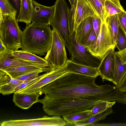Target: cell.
Returning <instances> with one entry per match:
<instances>
[{"label":"cell","mask_w":126,"mask_h":126,"mask_svg":"<svg viewBox=\"0 0 126 126\" xmlns=\"http://www.w3.org/2000/svg\"><path fill=\"white\" fill-rule=\"evenodd\" d=\"M95 79L69 72L42 88V94L45 96L38 102L48 115L61 116L91 110L101 101H115V86L98 85Z\"/></svg>","instance_id":"6da1fadb"},{"label":"cell","mask_w":126,"mask_h":126,"mask_svg":"<svg viewBox=\"0 0 126 126\" xmlns=\"http://www.w3.org/2000/svg\"><path fill=\"white\" fill-rule=\"evenodd\" d=\"M48 25L32 23L27 25L22 32L20 48L38 55H45L52 41V30Z\"/></svg>","instance_id":"7a4b0ae2"},{"label":"cell","mask_w":126,"mask_h":126,"mask_svg":"<svg viewBox=\"0 0 126 126\" xmlns=\"http://www.w3.org/2000/svg\"><path fill=\"white\" fill-rule=\"evenodd\" d=\"M16 16L6 15L0 20V40L7 49L17 50L21 46L22 31L18 26Z\"/></svg>","instance_id":"3957f363"},{"label":"cell","mask_w":126,"mask_h":126,"mask_svg":"<svg viewBox=\"0 0 126 126\" xmlns=\"http://www.w3.org/2000/svg\"><path fill=\"white\" fill-rule=\"evenodd\" d=\"M54 5V13L49 25L57 32L70 52L71 34L68 19L69 7L65 0H56Z\"/></svg>","instance_id":"277c9868"},{"label":"cell","mask_w":126,"mask_h":126,"mask_svg":"<svg viewBox=\"0 0 126 126\" xmlns=\"http://www.w3.org/2000/svg\"><path fill=\"white\" fill-rule=\"evenodd\" d=\"M116 46L106 20L102 23L99 32L94 43L87 47L92 54L102 60L110 50L115 48Z\"/></svg>","instance_id":"5b68a950"},{"label":"cell","mask_w":126,"mask_h":126,"mask_svg":"<svg viewBox=\"0 0 126 126\" xmlns=\"http://www.w3.org/2000/svg\"><path fill=\"white\" fill-rule=\"evenodd\" d=\"M52 41L48 51L44 59L53 69L64 66L68 60L67 56L65 45L57 32L52 30Z\"/></svg>","instance_id":"8992f818"},{"label":"cell","mask_w":126,"mask_h":126,"mask_svg":"<svg viewBox=\"0 0 126 126\" xmlns=\"http://www.w3.org/2000/svg\"><path fill=\"white\" fill-rule=\"evenodd\" d=\"M70 60L75 63L98 68L101 60L93 55L87 47L78 43L75 37V31L71 35Z\"/></svg>","instance_id":"52a82bcc"},{"label":"cell","mask_w":126,"mask_h":126,"mask_svg":"<svg viewBox=\"0 0 126 126\" xmlns=\"http://www.w3.org/2000/svg\"><path fill=\"white\" fill-rule=\"evenodd\" d=\"M66 122L60 116H46L42 117L28 119L10 120L2 122L1 126H65Z\"/></svg>","instance_id":"ba28073f"},{"label":"cell","mask_w":126,"mask_h":126,"mask_svg":"<svg viewBox=\"0 0 126 126\" xmlns=\"http://www.w3.org/2000/svg\"><path fill=\"white\" fill-rule=\"evenodd\" d=\"M64 67V66L57 69L53 68L51 71L47 72L46 75L41 79L17 92L31 94L41 92V90L43 87L69 73L65 71Z\"/></svg>","instance_id":"9c48e42d"},{"label":"cell","mask_w":126,"mask_h":126,"mask_svg":"<svg viewBox=\"0 0 126 126\" xmlns=\"http://www.w3.org/2000/svg\"><path fill=\"white\" fill-rule=\"evenodd\" d=\"M33 11L32 19V23L39 25H49L54 13V4L47 6L32 0Z\"/></svg>","instance_id":"30bf717a"},{"label":"cell","mask_w":126,"mask_h":126,"mask_svg":"<svg viewBox=\"0 0 126 126\" xmlns=\"http://www.w3.org/2000/svg\"><path fill=\"white\" fill-rule=\"evenodd\" d=\"M12 51L6 49L4 51L0 53V70L4 71L8 68L28 65L39 67L45 70L46 72H49L53 69L52 67L14 58L12 56Z\"/></svg>","instance_id":"8fae6325"},{"label":"cell","mask_w":126,"mask_h":126,"mask_svg":"<svg viewBox=\"0 0 126 126\" xmlns=\"http://www.w3.org/2000/svg\"><path fill=\"white\" fill-rule=\"evenodd\" d=\"M114 48L110 50L101 60L98 67L99 76L104 82L109 81L115 84L113 74V60Z\"/></svg>","instance_id":"7c38bea8"},{"label":"cell","mask_w":126,"mask_h":126,"mask_svg":"<svg viewBox=\"0 0 126 126\" xmlns=\"http://www.w3.org/2000/svg\"><path fill=\"white\" fill-rule=\"evenodd\" d=\"M41 92L31 94L14 93L13 101L16 106L22 109L30 108L34 104L38 102Z\"/></svg>","instance_id":"4fadbf2b"},{"label":"cell","mask_w":126,"mask_h":126,"mask_svg":"<svg viewBox=\"0 0 126 126\" xmlns=\"http://www.w3.org/2000/svg\"><path fill=\"white\" fill-rule=\"evenodd\" d=\"M66 71L96 78L99 76L97 68L75 63L68 60L64 66Z\"/></svg>","instance_id":"5bb4252c"},{"label":"cell","mask_w":126,"mask_h":126,"mask_svg":"<svg viewBox=\"0 0 126 126\" xmlns=\"http://www.w3.org/2000/svg\"><path fill=\"white\" fill-rule=\"evenodd\" d=\"M74 29L84 19L94 16L95 14L89 3L85 0H77Z\"/></svg>","instance_id":"9a60e30c"},{"label":"cell","mask_w":126,"mask_h":126,"mask_svg":"<svg viewBox=\"0 0 126 126\" xmlns=\"http://www.w3.org/2000/svg\"><path fill=\"white\" fill-rule=\"evenodd\" d=\"M93 29L92 17L89 16L84 19L75 29L77 41L82 45Z\"/></svg>","instance_id":"2e32d148"},{"label":"cell","mask_w":126,"mask_h":126,"mask_svg":"<svg viewBox=\"0 0 126 126\" xmlns=\"http://www.w3.org/2000/svg\"><path fill=\"white\" fill-rule=\"evenodd\" d=\"M11 54L12 57L15 58L53 67L44 59L37 56L34 54L22 49L12 51Z\"/></svg>","instance_id":"e0dca14e"},{"label":"cell","mask_w":126,"mask_h":126,"mask_svg":"<svg viewBox=\"0 0 126 126\" xmlns=\"http://www.w3.org/2000/svg\"><path fill=\"white\" fill-rule=\"evenodd\" d=\"M33 11L32 0H21L17 21L24 22L27 25L31 24Z\"/></svg>","instance_id":"ac0fdd59"},{"label":"cell","mask_w":126,"mask_h":126,"mask_svg":"<svg viewBox=\"0 0 126 126\" xmlns=\"http://www.w3.org/2000/svg\"><path fill=\"white\" fill-rule=\"evenodd\" d=\"M113 68L114 84L118 87L126 73V63H122L117 51L114 54Z\"/></svg>","instance_id":"d6986e66"},{"label":"cell","mask_w":126,"mask_h":126,"mask_svg":"<svg viewBox=\"0 0 126 126\" xmlns=\"http://www.w3.org/2000/svg\"><path fill=\"white\" fill-rule=\"evenodd\" d=\"M40 69L43 70L44 72H46L45 70L40 67L31 65L16 67L7 68L3 71L6 73L11 78H16L30 73Z\"/></svg>","instance_id":"ffe728a7"},{"label":"cell","mask_w":126,"mask_h":126,"mask_svg":"<svg viewBox=\"0 0 126 126\" xmlns=\"http://www.w3.org/2000/svg\"><path fill=\"white\" fill-rule=\"evenodd\" d=\"M91 116V110H90L71 113L62 117L66 122V125L74 126V123L84 120Z\"/></svg>","instance_id":"44dd1931"},{"label":"cell","mask_w":126,"mask_h":126,"mask_svg":"<svg viewBox=\"0 0 126 126\" xmlns=\"http://www.w3.org/2000/svg\"><path fill=\"white\" fill-rule=\"evenodd\" d=\"M113 112L111 108H108L104 111L92 116L84 120L77 122L74 124V126H93L100 121L105 118L106 116Z\"/></svg>","instance_id":"7402d4cb"},{"label":"cell","mask_w":126,"mask_h":126,"mask_svg":"<svg viewBox=\"0 0 126 126\" xmlns=\"http://www.w3.org/2000/svg\"><path fill=\"white\" fill-rule=\"evenodd\" d=\"M104 9L107 19L108 17L125 11L119 0H105Z\"/></svg>","instance_id":"603a6c76"},{"label":"cell","mask_w":126,"mask_h":126,"mask_svg":"<svg viewBox=\"0 0 126 126\" xmlns=\"http://www.w3.org/2000/svg\"><path fill=\"white\" fill-rule=\"evenodd\" d=\"M89 3L95 14L100 18L102 23L106 20L104 4L105 0H85Z\"/></svg>","instance_id":"cb8c5ba5"},{"label":"cell","mask_w":126,"mask_h":126,"mask_svg":"<svg viewBox=\"0 0 126 126\" xmlns=\"http://www.w3.org/2000/svg\"><path fill=\"white\" fill-rule=\"evenodd\" d=\"M17 11L8 0H0V20L6 15L16 16Z\"/></svg>","instance_id":"d4e9b609"},{"label":"cell","mask_w":126,"mask_h":126,"mask_svg":"<svg viewBox=\"0 0 126 126\" xmlns=\"http://www.w3.org/2000/svg\"><path fill=\"white\" fill-rule=\"evenodd\" d=\"M23 81L12 78L10 82L0 87V93L3 95H9L15 93V88Z\"/></svg>","instance_id":"484cf974"},{"label":"cell","mask_w":126,"mask_h":126,"mask_svg":"<svg viewBox=\"0 0 126 126\" xmlns=\"http://www.w3.org/2000/svg\"><path fill=\"white\" fill-rule=\"evenodd\" d=\"M106 21L111 32L115 44L119 27L117 14L108 17L106 19Z\"/></svg>","instance_id":"4316f807"},{"label":"cell","mask_w":126,"mask_h":126,"mask_svg":"<svg viewBox=\"0 0 126 126\" xmlns=\"http://www.w3.org/2000/svg\"><path fill=\"white\" fill-rule=\"evenodd\" d=\"M115 103V102L102 101L97 103L91 110L92 116L103 112L108 108H111Z\"/></svg>","instance_id":"83f0119b"},{"label":"cell","mask_w":126,"mask_h":126,"mask_svg":"<svg viewBox=\"0 0 126 126\" xmlns=\"http://www.w3.org/2000/svg\"><path fill=\"white\" fill-rule=\"evenodd\" d=\"M116 46L121 51L126 48V35L119 25L116 41Z\"/></svg>","instance_id":"f1b7e54d"},{"label":"cell","mask_w":126,"mask_h":126,"mask_svg":"<svg viewBox=\"0 0 126 126\" xmlns=\"http://www.w3.org/2000/svg\"><path fill=\"white\" fill-rule=\"evenodd\" d=\"M77 0H75L74 4L69 10L68 19L69 29L71 35L75 31L74 24L77 6Z\"/></svg>","instance_id":"f546056e"},{"label":"cell","mask_w":126,"mask_h":126,"mask_svg":"<svg viewBox=\"0 0 126 126\" xmlns=\"http://www.w3.org/2000/svg\"><path fill=\"white\" fill-rule=\"evenodd\" d=\"M46 74L47 72L43 74L39 75L38 76L33 79L23 81V82L15 88L14 93L17 92L30 85L41 79L46 75Z\"/></svg>","instance_id":"4dcf8cb0"},{"label":"cell","mask_w":126,"mask_h":126,"mask_svg":"<svg viewBox=\"0 0 126 126\" xmlns=\"http://www.w3.org/2000/svg\"><path fill=\"white\" fill-rule=\"evenodd\" d=\"M42 72H44V71L43 70H39L30 73L15 79L23 81L31 80L38 76L39 75V74Z\"/></svg>","instance_id":"1f68e13d"},{"label":"cell","mask_w":126,"mask_h":126,"mask_svg":"<svg viewBox=\"0 0 126 126\" xmlns=\"http://www.w3.org/2000/svg\"><path fill=\"white\" fill-rule=\"evenodd\" d=\"M92 22L94 29L97 36L101 28V20L99 17L95 14L92 17Z\"/></svg>","instance_id":"d6a6232c"},{"label":"cell","mask_w":126,"mask_h":126,"mask_svg":"<svg viewBox=\"0 0 126 126\" xmlns=\"http://www.w3.org/2000/svg\"><path fill=\"white\" fill-rule=\"evenodd\" d=\"M97 37V36L93 29L82 45L86 47L90 46L94 43Z\"/></svg>","instance_id":"836d02e7"},{"label":"cell","mask_w":126,"mask_h":126,"mask_svg":"<svg viewBox=\"0 0 126 126\" xmlns=\"http://www.w3.org/2000/svg\"><path fill=\"white\" fill-rule=\"evenodd\" d=\"M119 25L126 35V11L117 14Z\"/></svg>","instance_id":"e575fe53"},{"label":"cell","mask_w":126,"mask_h":126,"mask_svg":"<svg viewBox=\"0 0 126 126\" xmlns=\"http://www.w3.org/2000/svg\"><path fill=\"white\" fill-rule=\"evenodd\" d=\"M11 77L3 71L0 70V87L9 83Z\"/></svg>","instance_id":"d590c367"},{"label":"cell","mask_w":126,"mask_h":126,"mask_svg":"<svg viewBox=\"0 0 126 126\" xmlns=\"http://www.w3.org/2000/svg\"><path fill=\"white\" fill-rule=\"evenodd\" d=\"M121 62L123 64L126 63V49L117 51Z\"/></svg>","instance_id":"8d00e7d4"},{"label":"cell","mask_w":126,"mask_h":126,"mask_svg":"<svg viewBox=\"0 0 126 126\" xmlns=\"http://www.w3.org/2000/svg\"><path fill=\"white\" fill-rule=\"evenodd\" d=\"M118 88L121 91L126 92V73L120 82Z\"/></svg>","instance_id":"74e56055"},{"label":"cell","mask_w":126,"mask_h":126,"mask_svg":"<svg viewBox=\"0 0 126 126\" xmlns=\"http://www.w3.org/2000/svg\"><path fill=\"white\" fill-rule=\"evenodd\" d=\"M17 11L19 12L21 0H8Z\"/></svg>","instance_id":"f35d334b"},{"label":"cell","mask_w":126,"mask_h":126,"mask_svg":"<svg viewBox=\"0 0 126 126\" xmlns=\"http://www.w3.org/2000/svg\"><path fill=\"white\" fill-rule=\"evenodd\" d=\"M6 49L5 46L1 41L0 40V53L4 51Z\"/></svg>","instance_id":"ab89813d"},{"label":"cell","mask_w":126,"mask_h":126,"mask_svg":"<svg viewBox=\"0 0 126 126\" xmlns=\"http://www.w3.org/2000/svg\"><path fill=\"white\" fill-rule=\"evenodd\" d=\"M71 5V8L75 0H68Z\"/></svg>","instance_id":"60d3db41"},{"label":"cell","mask_w":126,"mask_h":126,"mask_svg":"<svg viewBox=\"0 0 126 126\" xmlns=\"http://www.w3.org/2000/svg\"></svg>","instance_id":"b9f144b4"}]
</instances>
